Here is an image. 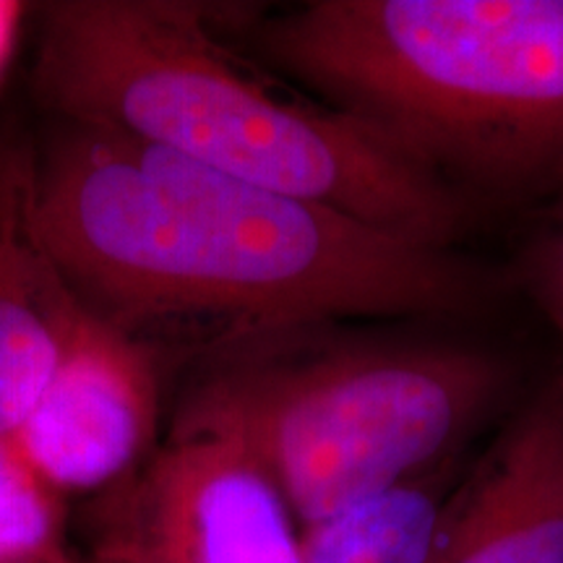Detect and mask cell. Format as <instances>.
I'll return each mask as SVG.
<instances>
[{
	"mask_svg": "<svg viewBox=\"0 0 563 563\" xmlns=\"http://www.w3.org/2000/svg\"><path fill=\"white\" fill-rule=\"evenodd\" d=\"M37 209L84 308L144 334L290 321L443 319L496 295L483 266L165 150L53 121Z\"/></svg>",
	"mask_w": 563,
	"mask_h": 563,
	"instance_id": "obj_1",
	"label": "cell"
},
{
	"mask_svg": "<svg viewBox=\"0 0 563 563\" xmlns=\"http://www.w3.org/2000/svg\"><path fill=\"white\" fill-rule=\"evenodd\" d=\"M220 11L183 0L34 5V95L53 121L112 131L452 251L467 220L462 196L357 118L253 74L224 37Z\"/></svg>",
	"mask_w": 563,
	"mask_h": 563,
	"instance_id": "obj_2",
	"label": "cell"
},
{
	"mask_svg": "<svg viewBox=\"0 0 563 563\" xmlns=\"http://www.w3.org/2000/svg\"><path fill=\"white\" fill-rule=\"evenodd\" d=\"M220 26L462 199L563 188V0L222 5Z\"/></svg>",
	"mask_w": 563,
	"mask_h": 563,
	"instance_id": "obj_3",
	"label": "cell"
},
{
	"mask_svg": "<svg viewBox=\"0 0 563 563\" xmlns=\"http://www.w3.org/2000/svg\"><path fill=\"white\" fill-rule=\"evenodd\" d=\"M350 323H262L199 342L167 431L249 449L300 527L462 460L509 394L506 365Z\"/></svg>",
	"mask_w": 563,
	"mask_h": 563,
	"instance_id": "obj_4",
	"label": "cell"
},
{
	"mask_svg": "<svg viewBox=\"0 0 563 563\" xmlns=\"http://www.w3.org/2000/svg\"><path fill=\"white\" fill-rule=\"evenodd\" d=\"M100 563H306L302 527L241 443L165 433L131 481L87 504Z\"/></svg>",
	"mask_w": 563,
	"mask_h": 563,
	"instance_id": "obj_5",
	"label": "cell"
},
{
	"mask_svg": "<svg viewBox=\"0 0 563 563\" xmlns=\"http://www.w3.org/2000/svg\"><path fill=\"white\" fill-rule=\"evenodd\" d=\"M162 397L165 357L157 342L87 311L9 441L63 501L91 504L131 481L165 441Z\"/></svg>",
	"mask_w": 563,
	"mask_h": 563,
	"instance_id": "obj_6",
	"label": "cell"
},
{
	"mask_svg": "<svg viewBox=\"0 0 563 563\" xmlns=\"http://www.w3.org/2000/svg\"><path fill=\"white\" fill-rule=\"evenodd\" d=\"M87 308L55 262L37 209V136L0 123V439L51 382Z\"/></svg>",
	"mask_w": 563,
	"mask_h": 563,
	"instance_id": "obj_7",
	"label": "cell"
},
{
	"mask_svg": "<svg viewBox=\"0 0 563 563\" xmlns=\"http://www.w3.org/2000/svg\"><path fill=\"white\" fill-rule=\"evenodd\" d=\"M435 563H563V384L555 378L464 475Z\"/></svg>",
	"mask_w": 563,
	"mask_h": 563,
	"instance_id": "obj_8",
	"label": "cell"
},
{
	"mask_svg": "<svg viewBox=\"0 0 563 563\" xmlns=\"http://www.w3.org/2000/svg\"><path fill=\"white\" fill-rule=\"evenodd\" d=\"M462 460L407 477L302 527L306 563H435Z\"/></svg>",
	"mask_w": 563,
	"mask_h": 563,
	"instance_id": "obj_9",
	"label": "cell"
},
{
	"mask_svg": "<svg viewBox=\"0 0 563 563\" xmlns=\"http://www.w3.org/2000/svg\"><path fill=\"white\" fill-rule=\"evenodd\" d=\"M0 563H100L70 532L68 501L0 439Z\"/></svg>",
	"mask_w": 563,
	"mask_h": 563,
	"instance_id": "obj_10",
	"label": "cell"
},
{
	"mask_svg": "<svg viewBox=\"0 0 563 563\" xmlns=\"http://www.w3.org/2000/svg\"><path fill=\"white\" fill-rule=\"evenodd\" d=\"M519 282L551 323L563 355V188L532 230L519 256ZM563 384V371L559 373Z\"/></svg>",
	"mask_w": 563,
	"mask_h": 563,
	"instance_id": "obj_11",
	"label": "cell"
},
{
	"mask_svg": "<svg viewBox=\"0 0 563 563\" xmlns=\"http://www.w3.org/2000/svg\"><path fill=\"white\" fill-rule=\"evenodd\" d=\"M34 5L16 3V0H0V81H3L5 68L13 51L19 45V34L32 19Z\"/></svg>",
	"mask_w": 563,
	"mask_h": 563,
	"instance_id": "obj_12",
	"label": "cell"
}]
</instances>
